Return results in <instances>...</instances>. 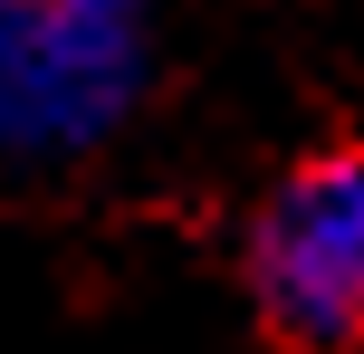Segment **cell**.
<instances>
[{
    "label": "cell",
    "mask_w": 364,
    "mask_h": 354,
    "mask_svg": "<svg viewBox=\"0 0 364 354\" xmlns=\"http://www.w3.org/2000/svg\"><path fill=\"white\" fill-rule=\"evenodd\" d=\"M164 87V0H0V172H77Z\"/></svg>",
    "instance_id": "obj_1"
},
{
    "label": "cell",
    "mask_w": 364,
    "mask_h": 354,
    "mask_svg": "<svg viewBox=\"0 0 364 354\" xmlns=\"http://www.w3.org/2000/svg\"><path fill=\"white\" fill-rule=\"evenodd\" d=\"M240 287L288 354L364 345V144H326L259 192L240 230Z\"/></svg>",
    "instance_id": "obj_2"
}]
</instances>
